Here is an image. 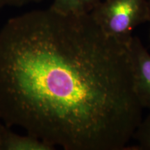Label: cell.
Wrapping results in <instances>:
<instances>
[{
	"mask_svg": "<svg viewBox=\"0 0 150 150\" xmlns=\"http://www.w3.org/2000/svg\"><path fill=\"white\" fill-rule=\"evenodd\" d=\"M129 44L91 13L11 18L0 30L1 121L65 150L125 149L143 109Z\"/></svg>",
	"mask_w": 150,
	"mask_h": 150,
	"instance_id": "cell-1",
	"label": "cell"
},
{
	"mask_svg": "<svg viewBox=\"0 0 150 150\" xmlns=\"http://www.w3.org/2000/svg\"><path fill=\"white\" fill-rule=\"evenodd\" d=\"M149 0H102L91 13L106 35L129 44L133 31L148 22Z\"/></svg>",
	"mask_w": 150,
	"mask_h": 150,
	"instance_id": "cell-2",
	"label": "cell"
},
{
	"mask_svg": "<svg viewBox=\"0 0 150 150\" xmlns=\"http://www.w3.org/2000/svg\"><path fill=\"white\" fill-rule=\"evenodd\" d=\"M129 47L135 94L142 108L150 110V53L137 36H133Z\"/></svg>",
	"mask_w": 150,
	"mask_h": 150,
	"instance_id": "cell-3",
	"label": "cell"
},
{
	"mask_svg": "<svg viewBox=\"0 0 150 150\" xmlns=\"http://www.w3.org/2000/svg\"><path fill=\"white\" fill-rule=\"evenodd\" d=\"M1 128L0 136L1 150H54L55 147L31 135L21 136L7 129Z\"/></svg>",
	"mask_w": 150,
	"mask_h": 150,
	"instance_id": "cell-4",
	"label": "cell"
},
{
	"mask_svg": "<svg viewBox=\"0 0 150 150\" xmlns=\"http://www.w3.org/2000/svg\"><path fill=\"white\" fill-rule=\"evenodd\" d=\"M102 0H53L52 10L66 16H82L91 13Z\"/></svg>",
	"mask_w": 150,
	"mask_h": 150,
	"instance_id": "cell-5",
	"label": "cell"
},
{
	"mask_svg": "<svg viewBox=\"0 0 150 150\" xmlns=\"http://www.w3.org/2000/svg\"><path fill=\"white\" fill-rule=\"evenodd\" d=\"M138 142V149L150 150V113L141 120L134 137Z\"/></svg>",
	"mask_w": 150,
	"mask_h": 150,
	"instance_id": "cell-6",
	"label": "cell"
},
{
	"mask_svg": "<svg viewBox=\"0 0 150 150\" xmlns=\"http://www.w3.org/2000/svg\"><path fill=\"white\" fill-rule=\"evenodd\" d=\"M42 1V0H0V8L6 6H23L30 4L39 3Z\"/></svg>",
	"mask_w": 150,
	"mask_h": 150,
	"instance_id": "cell-7",
	"label": "cell"
},
{
	"mask_svg": "<svg viewBox=\"0 0 150 150\" xmlns=\"http://www.w3.org/2000/svg\"><path fill=\"white\" fill-rule=\"evenodd\" d=\"M149 20H148V23H149V37L150 39V0H149Z\"/></svg>",
	"mask_w": 150,
	"mask_h": 150,
	"instance_id": "cell-8",
	"label": "cell"
},
{
	"mask_svg": "<svg viewBox=\"0 0 150 150\" xmlns=\"http://www.w3.org/2000/svg\"><path fill=\"white\" fill-rule=\"evenodd\" d=\"M1 127H2V125L1 124V119H0V129H1Z\"/></svg>",
	"mask_w": 150,
	"mask_h": 150,
	"instance_id": "cell-9",
	"label": "cell"
},
{
	"mask_svg": "<svg viewBox=\"0 0 150 150\" xmlns=\"http://www.w3.org/2000/svg\"><path fill=\"white\" fill-rule=\"evenodd\" d=\"M2 127H3V125H2ZM2 127H1V128H2ZM1 129H0V136H1ZM0 142H1V141H0ZM0 150H1V148H0Z\"/></svg>",
	"mask_w": 150,
	"mask_h": 150,
	"instance_id": "cell-10",
	"label": "cell"
}]
</instances>
